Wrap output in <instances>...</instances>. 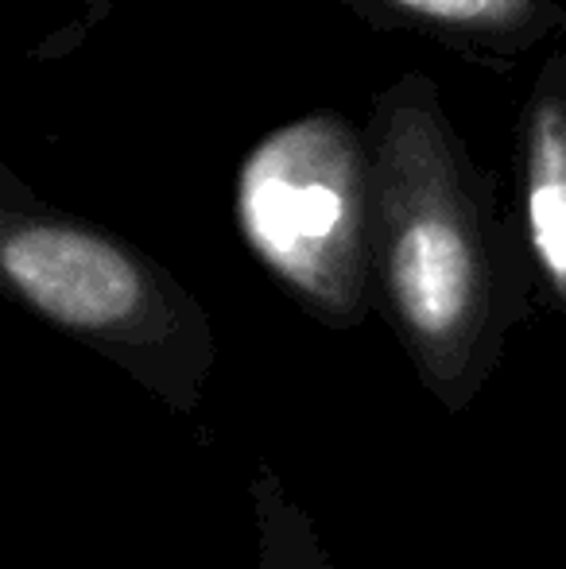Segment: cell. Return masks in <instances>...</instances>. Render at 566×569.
<instances>
[{"instance_id": "cell-1", "label": "cell", "mask_w": 566, "mask_h": 569, "mask_svg": "<svg viewBox=\"0 0 566 569\" xmlns=\"http://www.w3.org/2000/svg\"><path fill=\"white\" fill-rule=\"evenodd\" d=\"M373 279L400 349L446 411H466L532 310L536 263L520 210L500 198L424 70L373 98Z\"/></svg>"}, {"instance_id": "cell-2", "label": "cell", "mask_w": 566, "mask_h": 569, "mask_svg": "<svg viewBox=\"0 0 566 569\" xmlns=\"http://www.w3.org/2000/svg\"><path fill=\"white\" fill-rule=\"evenodd\" d=\"M0 279L54 330L113 360L175 415H190L218 365V333L171 271L132 240L43 202L0 163Z\"/></svg>"}, {"instance_id": "cell-3", "label": "cell", "mask_w": 566, "mask_h": 569, "mask_svg": "<svg viewBox=\"0 0 566 569\" xmlns=\"http://www.w3.org/2000/svg\"><path fill=\"white\" fill-rule=\"evenodd\" d=\"M234 221L252 260L330 330L377 302L373 156L365 124L310 109L265 132L234 174Z\"/></svg>"}, {"instance_id": "cell-4", "label": "cell", "mask_w": 566, "mask_h": 569, "mask_svg": "<svg viewBox=\"0 0 566 569\" xmlns=\"http://www.w3.org/2000/svg\"><path fill=\"white\" fill-rule=\"evenodd\" d=\"M516 198L536 283L566 318V51L547 54L516 117Z\"/></svg>"}, {"instance_id": "cell-5", "label": "cell", "mask_w": 566, "mask_h": 569, "mask_svg": "<svg viewBox=\"0 0 566 569\" xmlns=\"http://www.w3.org/2000/svg\"><path fill=\"white\" fill-rule=\"evenodd\" d=\"M365 23L411 31L458 59L516 67L532 47L566 31L559 0H338Z\"/></svg>"}, {"instance_id": "cell-6", "label": "cell", "mask_w": 566, "mask_h": 569, "mask_svg": "<svg viewBox=\"0 0 566 569\" xmlns=\"http://www.w3.org/2000/svg\"><path fill=\"white\" fill-rule=\"evenodd\" d=\"M260 569H334L307 511L287 496L284 480L265 469L252 480Z\"/></svg>"}]
</instances>
